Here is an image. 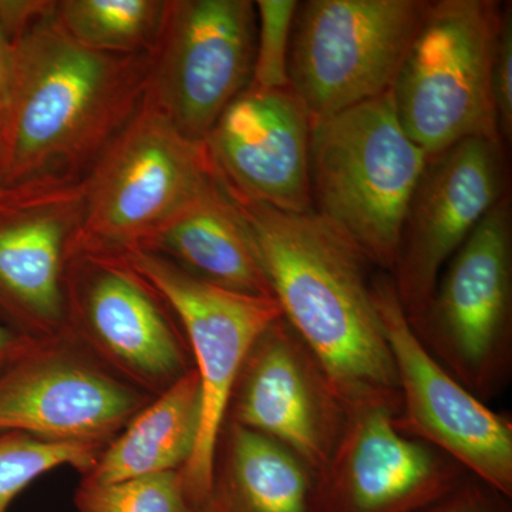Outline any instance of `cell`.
Here are the masks:
<instances>
[{
	"label": "cell",
	"mask_w": 512,
	"mask_h": 512,
	"mask_svg": "<svg viewBox=\"0 0 512 512\" xmlns=\"http://www.w3.org/2000/svg\"><path fill=\"white\" fill-rule=\"evenodd\" d=\"M201 404L200 377L197 370H187L128 421L84 480L111 484L183 470L197 446Z\"/></svg>",
	"instance_id": "cell-19"
},
{
	"label": "cell",
	"mask_w": 512,
	"mask_h": 512,
	"mask_svg": "<svg viewBox=\"0 0 512 512\" xmlns=\"http://www.w3.org/2000/svg\"><path fill=\"white\" fill-rule=\"evenodd\" d=\"M511 205L505 195L448 261L419 323L429 322L471 379L487 375L511 308Z\"/></svg>",
	"instance_id": "cell-16"
},
{
	"label": "cell",
	"mask_w": 512,
	"mask_h": 512,
	"mask_svg": "<svg viewBox=\"0 0 512 512\" xmlns=\"http://www.w3.org/2000/svg\"><path fill=\"white\" fill-rule=\"evenodd\" d=\"M141 407L138 393L67 353L39 346L0 372V433L104 444Z\"/></svg>",
	"instance_id": "cell-13"
},
{
	"label": "cell",
	"mask_w": 512,
	"mask_h": 512,
	"mask_svg": "<svg viewBox=\"0 0 512 512\" xmlns=\"http://www.w3.org/2000/svg\"><path fill=\"white\" fill-rule=\"evenodd\" d=\"M429 3L299 2L289 52V86L311 119H326L389 93Z\"/></svg>",
	"instance_id": "cell-7"
},
{
	"label": "cell",
	"mask_w": 512,
	"mask_h": 512,
	"mask_svg": "<svg viewBox=\"0 0 512 512\" xmlns=\"http://www.w3.org/2000/svg\"><path fill=\"white\" fill-rule=\"evenodd\" d=\"M140 251L170 255L185 271L228 291L274 298L251 232L218 178Z\"/></svg>",
	"instance_id": "cell-17"
},
{
	"label": "cell",
	"mask_w": 512,
	"mask_h": 512,
	"mask_svg": "<svg viewBox=\"0 0 512 512\" xmlns=\"http://www.w3.org/2000/svg\"><path fill=\"white\" fill-rule=\"evenodd\" d=\"M10 72H12V37L0 20V104L8 90Z\"/></svg>",
	"instance_id": "cell-28"
},
{
	"label": "cell",
	"mask_w": 512,
	"mask_h": 512,
	"mask_svg": "<svg viewBox=\"0 0 512 512\" xmlns=\"http://www.w3.org/2000/svg\"><path fill=\"white\" fill-rule=\"evenodd\" d=\"M215 184L205 141L185 137L144 96L83 185L80 217L67 249L94 258L141 249Z\"/></svg>",
	"instance_id": "cell-4"
},
{
	"label": "cell",
	"mask_w": 512,
	"mask_h": 512,
	"mask_svg": "<svg viewBox=\"0 0 512 512\" xmlns=\"http://www.w3.org/2000/svg\"><path fill=\"white\" fill-rule=\"evenodd\" d=\"M312 119L292 87L249 86L222 113L205 144L228 194L276 210H312Z\"/></svg>",
	"instance_id": "cell-11"
},
{
	"label": "cell",
	"mask_w": 512,
	"mask_h": 512,
	"mask_svg": "<svg viewBox=\"0 0 512 512\" xmlns=\"http://www.w3.org/2000/svg\"><path fill=\"white\" fill-rule=\"evenodd\" d=\"M298 6L295 0L255 2L256 49L249 86L266 90L289 86V52Z\"/></svg>",
	"instance_id": "cell-24"
},
{
	"label": "cell",
	"mask_w": 512,
	"mask_h": 512,
	"mask_svg": "<svg viewBox=\"0 0 512 512\" xmlns=\"http://www.w3.org/2000/svg\"><path fill=\"white\" fill-rule=\"evenodd\" d=\"M47 3L12 37L0 113V188L62 183L119 136L146 96L150 59L80 45Z\"/></svg>",
	"instance_id": "cell-2"
},
{
	"label": "cell",
	"mask_w": 512,
	"mask_h": 512,
	"mask_svg": "<svg viewBox=\"0 0 512 512\" xmlns=\"http://www.w3.org/2000/svg\"><path fill=\"white\" fill-rule=\"evenodd\" d=\"M504 146L467 138L429 157L413 192L394 268V286L410 323H419L444 265L507 195Z\"/></svg>",
	"instance_id": "cell-9"
},
{
	"label": "cell",
	"mask_w": 512,
	"mask_h": 512,
	"mask_svg": "<svg viewBox=\"0 0 512 512\" xmlns=\"http://www.w3.org/2000/svg\"><path fill=\"white\" fill-rule=\"evenodd\" d=\"M301 348L284 318L258 339L237 380L235 424L288 448L319 476L340 439L342 407Z\"/></svg>",
	"instance_id": "cell-14"
},
{
	"label": "cell",
	"mask_w": 512,
	"mask_h": 512,
	"mask_svg": "<svg viewBox=\"0 0 512 512\" xmlns=\"http://www.w3.org/2000/svg\"><path fill=\"white\" fill-rule=\"evenodd\" d=\"M99 274L86 296V320L101 348L148 382H175L184 356L174 330L137 276L94 258Z\"/></svg>",
	"instance_id": "cell-18"
},
{
	"label": "cell",
	"mask_w": 512,
	"mask_h": 512,
	"mask_svg": "<svg viewBox=\"0 0 512 512\" xmlns=\"http://www.w3.org/2000/svg\"><path fill=\"white\" fill-rule=\"evenodd\" d=\"M493 99L497 113L498 131L503 143H510L512 136V8L511 3L501 8L500 32L495 49L493 74Z\"/></svg>",
	"instance_id": "cell-25"
},
{
	"label": "cell",
	"mask_w": 512,
	"mask_h": 512,
	"mask_svg": "<svg viewBox=\"0 0 512 512\" xmlns=\"http://www.w3.org/2000/svg\"><path fill=\"white\" fill-rule=\"evenodd\" d=\"M228 195L251 232L282 318L309 349L336 403L349 414L394 406L399 380L365 252L313 210L281 211Z\"/></svg>",
	"instance_id": "cell-1"
},
{
	"label": "cell",
	"mask_w": 512,
	"mask_h": 512,
	"mask_svg": "<svg viewBox=\"0 0 512 512\" xmlns=\"http://www.w3.org/2000/svg\"><path fill=\"white\" fill-rule=\"evenodd\" d=\"M427 154L407 136L392 94L312 120V210L393 272L400 238Z\"/></svg>",
	"instance_id": "cell-3"
},
{
	"label": "cell",
	"mask_w": 512,
	"mask_h": 512,
	"mask_svg": "<svg viewBox=\"0 0 512 512\" xmlns=\"http://www.w3.org/2000/svg\"><path fill=\"white\" fill-rule=\"evenodd\" d=\"M339 440L315 478L313 512H419L460 487L453 467L402 436L392 407L350 413Z\"/></svg>",
	"instance_id": "cell-12"
},
{
	"label": "cell",
	"mask_w": 512,
	"mask_h": 512,
	"mask_svg": "<svg viewBox=\"0 0 512 512\" xmlns=\"http://www.w3.org/2000/svg\"><path fill=\"white\" fill-rule=\"evenodd\" d=\"M103 444L49 443L22 433H0V512L36 478L59 467L89 473Z\"/></svg>",
	"instance_id": "cell-22"
},
{
	"label": "cell",
	"mask_w": 512,
	"mask_h": 512,
	"mask_svg": "<svg viewBox=\"0 0 512 512\" xmlns=\"http://www.w3.org/2000/svg\"><path fill=\"white\" fill-rule=\"evenodd\" d=\"M407 421L503 497L512 494L511 424L464 389L427 352L387 275L373 279Z\"/></svg>",
	"instance_id": "cell-10"
},
{
	"label": "cell",
	"mask_w": 512,
	"mask_h": 512,
	"mask_svg": "<svg viewBox=\"0 0 512 512\" xmlns=\"http://www.w3.org/2000/svg\"><path fill=\"white\" fill-rule=\"evenodd\" d=\"M419 512H507L500 501L483 491L457 487L453 493Z\"/></svg>",
	"instance_id": "cell-26"
},
{
	"label": "cell",
	"mask_w": 512,
	"mask_h": 512,
	"mask_svg": "<svg viewBox=\"0 0 512 512\" xmlns=\"http://www.w3.org/2000/svg\"><path fill=\"white\" fill-rule=\"evenodd\" d=\"M76 507L79 512H195L181 471L111 484L83 480Z\"/></svg>",
	"instance_id": "cell-23"
},
{
	"label": "cell",
	"mask_w": 512,
	"mask_h": 512,
	"mask_svg": "<svg viewBox=\"0 0 512 512\" xmlns=\"http://www.w3.org/2000/svg\"><path fill=\"white\" fill-rule=\"evenodd\" d=\"M256 9L249 0L165 2L146 97L180 133L207 140L252 82Z\"/></svg>",
	"instance_id": "cell-8"
},
{
	"label": "cell",
	"mask_w": 512,
	"mask_h": 512,
	"mask_svg": "<svg viewBox=\"0 0 512 512\" xmlns=\"http://www.w3.org/2000/svg\"><path fill=\"white\" fill-rule=\"evenodd\" d=\"M0 113H2V104H0Z\"/></svg>",
	"instance_id": "cell-29"
},
{
	"label": "cell",
	"mask_w": 512,
	"mask_h": 512,
	"mask_svg": "<svg viewBox=\"0 0 512 512\" xmlns=\"http://www.w3.org/2000/svg\"><path fill=\"white\" fill-rule=\"evenodd\" d=\"M315 478L276 441L234 424L228 477L201 512H313Z\"/></svg>",
	"instance_id": "cell-20"
},
{
	"label": "cell",
	"mask_w": 512,
	"mask_h": 512,
	"mask_svg": "<svg viewBox=\"0 0 512 512\" xmlns=\"http://www.w3.org/2000/svg\"><path fill=\"white\" fill-rule=\"evenodd\" d=\"M40 340L20 335L0 322V372L40 345Z\"/></svg>",
	"instance_id": "cell-27"
},
{
	"label": "cell",
	"mask_w": 512,
	"mask_h": 512,
	"mask_svg": "<svg viewBox=\"0 0 512 512\" xmlns=\"http://www.w3.org/2000/svg\"><path fill=\"white\" fill-rule=\"evenodd\" d=\"M494 0L430 2L390 94L407 136L436 156L467 138L503 143L493 99Z\"/></svg>",
	"instance_id": "cell-5"
},
{
	"label": "cell",
	"mask_w": 512,
	"mask_h": 512,
	"mask_svg": "<svg viewBox=\"0 0 512 512\" xmlns=\"http://www.w3.org/2000/svg\"><path fill=\"white\" fill-rule=\"evenodd\" d=\"M80 188H0V322L20 335L62 319V259L79 221Z\"/></svg>",
	"instance_id": "cell-15"
},
{
	"label": "cell",
	"mask_w": 512,
	"mask_h": 512,
	"mask_svg": "<svg viewBox=\"0 0 512 512\" xmlns=\"http://www.w3.org/2000/svg\"><path fill=\"white\" fill-rule=\"evenodd\" d=\"M104 259L170 303L187 332L202 404L197 446L181 476L192 508L201 512L214 493L218 439L239 373L258 339L282 318L281 308L275 298L228 291L153 252L136 249Z\"/></svg>",
	"instance_id": "cell-6"
},
{
	"label": "cell",
	"mask_w": 512,
	"mask_h": 512,
	"mask_svg": "<svg viewBox=\"0 0 512 512\" xmlns=\"http://www.w3.org/2000/svg\"><path fill=\"white\" fill-rule=\"evenodd\" d=\"M53 6V19L80 45L113 53L153 52L163 25L165 2L67 0Z\"/></svg>",
	"instance_id": "cell-21"
}]
</instances>
